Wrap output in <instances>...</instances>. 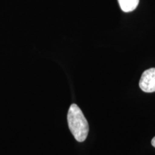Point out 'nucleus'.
<instances>
[{"instance_id":"nucleus-4","label":"nucleus","mask_w":155,"mask_h":155,"mask_svg":"<svg viewBox=\"0 0 155 155\" xmlns=\"http://www.w3.org/2000/svg\"><path fill=\"white\" fill-rule=\"evenodd\" d=\"M152 144L153 147H155V137H154V138L152 139Z\"/></svg>"},{"instance_id":"nucleus-3","label":"nucleus","mask_w":155,"mask_h":155,"mask_svg":"<svg viewBox=\"0 0 155 155\" xmlns=\"http://www.w3.org/2000/svg\"><path fill=\"white\" fill-rule=\"evenodd\" d=\"M120 8L124 12H132L137 8L139 0H118Z\"/></svg>"},{"instance_id":"nucleus-2","label":"nucleus","mask_w":155,"mask_h":155,"mask_svg":"<svg viewBox=\"0 0 155 155\" xmlns=\"http://www.w3.org/2000/svg\"><path fill=\"white\" fill-rule=\"evenodd\" d=\"M139 85L145 93L155 92V68L146 70L142 73Z\"/></svg>"},{"instance_id":"nucleus-1","label":"nucleus","mask_w":155,"mask_h":155,"mask_svg":"<svg viewBox=\"0 0 155 155\" xmlns=\"http://www.w3.org/2000/svg\"><path fill=\"white\" fill-rule=\"evenodd\" d=\"M67 119L70 131L76 141L83 142L86 140L89 131L88 124L82 111L76 104H73L70 106Z\"/></svg>"}]
</instances>
